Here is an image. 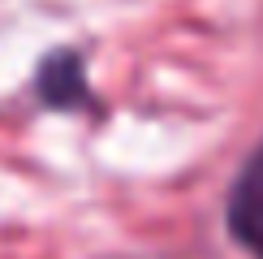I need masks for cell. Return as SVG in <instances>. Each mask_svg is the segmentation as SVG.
Listing matches in <instances>:
<instances>
[{
	"instance_id": "2",
	"label": "cell",
	"mask_w": 263,
	"mask_h": 259,
	"mask_svg": "<svg viewBox=\"0 0 263 259\" xmlns=\"http://www.w3.org/2000/svg\"><path fill=\"white\" fill-rule=\"evenodd\" d=\"M35 100L52 113H78L95 104L91 78H86V61L73 48H57L39 61L35 69Z\"/></svg>"
},
{
	"instance_id": "1",
	"label": "cell",
	"mask_w": 263,
	"mask_h": 259,
	"mask_svg": "<svg viewBox=\"0 0 263 259\" xmlns=\"http://www.w3.org/2000/svg\"><path fill=\"white\" fill-rule=\"evenodd\" d=\"M224 229L250 259H263V138L237 169L224 199Z\"/></svg>"
}]
</instances>
